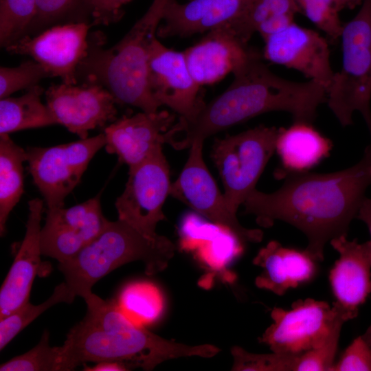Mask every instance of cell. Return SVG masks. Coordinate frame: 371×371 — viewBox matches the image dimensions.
Listing matches in <instances>:
<instances>
[{
  "mask_svg": "<svg viewBox=\"0 0 371 371\" xmlns=\"http://www.w3.org/2000/svg\"><path fill=\"white\" fill-rule=\"evenodd\" d=\"M115 302L128 319L144 327L156 322L164 309L161 291L155 284L147 281H135L125 285Z\"/></svg>",
  "mask_w": 371,
  "mask_h": 371,
  "instance_id": "484cf974",
  "label": "cell"
},
{
  "mask_svg": "<svg viewBox=\"0 0 371 371\" xmlns=\"http://www.w3.org/2000/svg\"><path fill=\"white\" fill-rule=\"evenodd\" d=\"M76 296L65 282L57 285L52 295L41 304L34 305L30 301L10 315L0 319V350H2L23 328L53 306L71 303Z\"/></svg>",
  "mask_w": 371,
  "mask_h": 371,
  "instance_id": "83f0119b",
  "label": "cell"
},
{
  "mask_svg": "<svg viewBox=\"0 0 371 371\" xmlns=\"http://www.w3.org/2000/svg\"><path fill=\"white\" fill-rule=\"evenodd\" d=\"M331 148V141L311 123L293 122L280 128L276 151L281 165L275 177L282 179L289 173L307 172L328 157Z\"/></svg>",
  "mask_w": 371,
  "mask_h": 371,
  "instance_id": "603a6c76",
  "label": "cell"
},
{
  "mask_svg": "<svg viewBox=\"0 0 371 371\" xmlns=\"http://www.w3.org/2000/svg\"><path fill=\"white\" fill-rule=\"evenodd\" d=\"M263 40L266 60L301 72L327 91L335 73L328 42L319 33L293 22Z\"/></svg>",
  "mask_w": 371,
  "mask_h": 371,
  "instance_id": "9a60e30c",
  "label": "cell"
},
{
  "mask_svg": "<svg viewBox=\"0 0 371 371\" xmlns=\"http://www.w3.org/2000/svg\"><path fill=\"white\" fill-rule=\"evenodd\" d=\"M340 38L342 65L327 89L326 102L344 127L353 124L352 115L359 111L371 138V0H364L357 14L344 23Z\"/></svg>",
  "mask_w": 371,
  "mask_h": 371,
  "instance_id": "8992f818",
  "label": "cell"
},
{
  "mask_svg": "<svg viewBox=\"0 0 371 371\" xmlns=\"http://www.w3.org/2000/svg\"><path fill=\"white\" fill-rule=\"evenodd\" d=\"M332 371H371V347L362 335L345 349Z\"/></svg>",
  "mask_w": 371,
  "mask_h": 371,
  "instance_id": "d590c367",
  "label": "cell"
},
{
  "mask_svg": "<svg viewBox=\"0 0 371 371\" xmlns=\"http://www.w3.org/2000/svg\"><path fill=\"white\" fill-rule=\"evenodd\" d=\"M301 12L296 0H253L244 14L228 25L243 41L248 43L258 27L267 19L278 15L295 16Z\"/></svg>",
  "mask_w": 371,
  "mask_h": 371,
  "instance_id": "f1b7e54d",
  "label": "cell"
},
{
  "mask_svg": "<svg viewBox=\"0 0 371 371\" xmlns=\"http://www.w3.org/2000/svg\"><path fill=\"white\" fill-rule=\"evenodd\" d=\"M175 115L166 110L123 115L105 127V149L128 168L142 162L168 144Z\"/></svg>",
  "mask_w": 371,
  "mask_h": 371,
  "instance_id": "e0dca14e",
  "label": "cell"
},
{
  "mask_svg": "<svg viewBox=\"0 0 371 371\" xmlns=\"http://www.w3.org/2000/svg\"><path fill=\"white\" fill-rule=\"evenodd\" d=\"M234 371H293L295 355L272 352L256 354L239 346L231 349Z\"/></svg>",
  "mask_w": 371,
  "mask_h": 371,
  "instance_id": "836d02e7",
  "label": "cell"
},
{
  "mask_svg": "<svg viewBox=\"0 0 371 371\" xmlns=\"http://www.w3.org/2000/svg\"><path fill=\"white\" fill-rule=\"evenodd\" d=\"M36 0H0V45L6 48L22 38L31 23Z\"/></svg>",
  "mask_w": 371,
  "mask_h": 371,
  "instance_id": "4dcf8cb0",
  "label": "cell"
},
{
  "mask_svg": "<svg viewBox=\"0 0 371 371\" xmlns=\"http://www.w3.org/2000/svg\"><path fill=\"white\" fill-rule=\"evenodd\" d=\"M234 80L221 95L204 104L190 120L179 118L169 144L177 150L190 148L212 135L271 111H284L293 122L312 124L327 91L309 80L295 82L273 74L255 52L234 73Z\"/></svg>",
  "mask_w": 371,
  "mask_h": 371,
  "instance_id": "7a4b0ae2",
  "label": "cell"
},
{
  "mask_svg": "<svg viewBox=\"0 0 371 371\" xmlns=\"http://www.w3.org/2000/svg\"><path fill=\"white\" fill-rule=\"evenodd\" d=\"M357 218L363 221L368 227L371 237V199L366 197L358 212ZM371 241V239H370ZM363 338L371 347V325L362 335Z\"/></svg>",
  "mask_w": 371,
  "mask_h": 371,
  "instance_id": "74e56055",
  "label": "cell"
},
{
  "mask_svg": "<svg viewBox=\"0 0 371 371\" xmlns=\"http://www.w3.org/2000/svg\"><path fill=\"white\" fill-rule=\"evenodd\" d=\"M277 190L255 189L243 203L244 212L257 223L269 227L276 221L287 223L306 237L305 251L322 261L324 248L333 239L347 236L371 186V144L360 161L330 173L307 172L286 175Z\"/></svg>",
  "mask_w": 371,
  "mask_h": 371,
  "instance_id": "6da1fadb",
  "label": "cell"
},
{
  "mask_svg": "<svg viewBox=\"0 0 371 371\" xmlns=\"http://www.w3.org/2000/svg\"><path fill=\"white\" fill-rule=\"evenodd\" d=\"M25 236L0 290V319L29 302L33 282L41 266V231L43 201L28 202Z\"/></svg>",
  "mask_w": 371,
  "mask_h": 371,
  "instance_id": "d6986e66",
  "label": "cell"
},
{
  "mask_svg": "<svg viewBox=\"0 0 371 371\" xmlns=\"http://www.w3.org/2000/svg\"><path fill=\"white\" fill-rule=\"evenodd\" d=\"M170 186L169 166L161 148L129 168L125 188L115 203L118 219L148 237H156L158 223L166 218L163 205Z\"/></svg>",
  "mask_w": 371,
  "mask_h": 371,
  "instance_id": "30bf717a",
  "label": "cell"
},
{
  "mask_svg": "<svg viewBox=\"0 0 371 371\" xmlns=\"http://www.w3.org/2000/svg\"><path fill=\"white\" fill-rule=\"evenodd\" d=\"M330 243L339 254L328 276L334 302L352 319L371 293V241L359 243L342 236Z\"/></svg>",
  "mask_w": 371,
  "mask_h": 371,
  "instance_id": "ac0fdd59",
  "label": "cell"
},
{
  "mask_svg": "<svg viewBox=\"0 0 371 371\" xmlns=\"http://www.w3.org/2000/svg\"><path fill=\"white\" fill-rule=\"evenodd\" d=\"M347 321L339 317L321 346L296 356L293 371H332L341 328Z\"/></svg>",
  "mask_w": 371,
  "mask_h": 371,
  "instance_id": "1f68e13d",
  "label": "cell"
},
{
  "mask_svg": "<svg viewBox=\"0 0 371 371\" xmlns=\"http://www.w3.org/2000/svg\"><path fill=\"white\" fill-rule=\"evenodd\" d=\"M84 370L86 371H125L135 366L129 363L119 361H104L96 363L93 366H88L85 364Z\"/></svg>",
  "mask_w": 371,
  "mask_h": 371,
  "instance_id": "f35d334b",
  "label": "cell"
},
{
  "mask_svg": "<svg viewBox=\"0 0 371 371\" xmlns=\"http://www.w3.org/2000/svg\"><path fill=\"white\" fill-rule=\"evenodd\" d=\"M44 90L38 85L17 98L0 100V135L57 124L49 106L42 103Z\"/></svg>",
  "mask_w": 371,
  "mask_h": 371,
  "instance_id": "cb8c5ba5",
  "label": "cell"
},
{
  "mask_svg": "<svg viewBox=\"0 0 371 371\" xmlns=\"http://www.w3.org/2000/svg\"><path fill=\"white\" fill-rule=\"evenodd\" d=\"M52 77L40 63L34 60L23 62L15 67H0V99L22 89H29L45 78Z\"/></svg>",
  "mask_w": 371,
  "mask_h": 371,
  "instance_id": "d6a6232c",
  "label": "cell"
},
{
  "mask_svg": "<svg viewBox=\"0 0 371 371\" xmlns=\"http://www.w3.org/2000/svg\"><path fill=\"white\" fill-rule=\"evenodd\" d=\"M315 262L305 249L284 247L271 240L259 250L253 260L262 268L255 284L260 289L283 295L289 289L313 279L316 273Z\"/></svg>",
  "mask_w": 371,
  "mask_h": 371,
  "instance_id": "7402d4cb",
  "label": "cell"
},
{
  "mask_svg": "<svg viewBox=\"0 0 371 371\" xmlns=\"http://www.w3.org/2000/svg\"><path fill=\"white\" fill-rule=\"evenodd\" d=\"M92 25L86 23L55 25L36 36H25L5 49L13 54L28 55L52 77L76 85L77 69L87 54L89 30Z\"/></svg>",
  "mask_w": 371,
  "mask_h": 371,
  "instance_id": "7c38bea8",
  "label": "cell"
},
{
  "mask_svg": "<svg viewBox=\"0 0 371 371\" xmlns=\"http://www.w3.org/2000/svg\"><path fill=\"white\" fill-rule=\"evenodd\" d=\"M106 144L104 133L50 147H29L26 161L47 210L64 207L95 154Z\"/></svg>",
  "mask_w": 371,
  "mask_h": 371,
  "instance_id": "ba28073f",
  "label": "cell"
},
{
  "mask_svg": "<svg viewBox=\"0 0 371 371\" xmlns=\"http://www.w3.org/2000/svg\"><path fill=\"white\" fill-rule=\"evenodd\" d=\"M203 144V142L197 141L190 146L183 170L177 180L171 183L170 195L225 228L240 242H260L263 238L262 230L242 226L236 214L228 207L224 195L204 162Z\"/></svg>",
  "mask_w": 371,
  "mask_h": 371,
  "instance_id": "8fae6325",
  "label": "cell"
},
{
  "mask_svg": "<svg viewBox=\"0 0 371 371\" xmlns=\"http://www.w3.org/2000/svg\"><path fill=\"white\" fill-rule=\"evenodd\" d=\"M84 300L85 316L70 329L61 346L65 371L104 361H124L152 370L167 360L210 358L220 352L214 345L188 346L154 334L128 319L115 300H103L93 292Z\"/></svg>",
  "mask_w": 371,
  "mask_h": 371,
  "instance_id": "3957f363",
  "label": "cell"
},
{
  "mask_svg": "<svg viewBox=\"0 0 371 371\" xmlns=\"http://www.w3.org/2000/svg\"><path fill=\"white\" fill-rule=\"evenodd\" d=\"M364 0H333L337 10L340 12L344 9H353L362 4Z\"/></svg>",
  "mask_w": 371,
  "mask_h": 371,
  "instance_id": "ab89813d",
  "label": "cell"
},
{
  "mask_svg": "<svg viewBox=\"0 0 371 371\" xmlns=\"http://www.w3.org/2000/svg\"><path fill=\"white\" fill-rule=\"evenodd\" d=\"M45 98L57 124L64 126L80 139L87 138L89 131L116 120L114 97L95 82L52 84L45 91Z\"/></svg>",
  "mask_w": 371,
  "mask_h": 371,
  "instance_id": "4fadbf2b",
  "label": "cell"
},
{
  "mask_svg": "<svg viewBox=\"0 0 371 371\" xmlns=\"http://www.w3.org/2000/svg\"><path fill=\"white\" fill-rule=\"evenodd\" d=\"M132 0H91L93 25L116 23L124 14L123 7Z\"/></svg>",
  "mask_w": 371,
  "mask_h": 371,
  "instance_id": "8d00e7d4",
  "label": "cell"
},
{
  "mask_svg": "<svg viewBox=\"0 0 371 371\" xmlns=\"http://www.w3.org/2000/svg\"><path fill=\"white\" fill-rule=\"evenodd\" d=\"M301 12L332 41H337L344 23L333 0H296Z\"/></svg>",
  "mask_w": 371,
  "mask_h": 371,
  "instance_id": "e575fe53",
  "label": "cell"
},
{
  "mask_svg": "<svg viewBox=\"0 0 371 371\" xmlns=\"http://www.w3.org/2000/svg\"><path fill=\"white\" fill-rule=\"evenodd\" d=\"M26 151L8 134L0 135V234L5 232L10 213L23 193V163Z\"/></svg>",
  "mask_w": 371,
  "mask_h": 371,
  "instance_id": "d4e9b609",
  "label": "cell"
},
{
  "mask_svg": "<svg viewBox=\"0 0 371 371\" xmlns=\"http://www.w3.org/2000/svg\"><path fill=\"white\" fill-rule=\"evenodd\" d=\"M148 80L151 93L160 106H168L180 118L191 119L205 104L184 53L166 47L157 38L150 50Z\"/></svg>",
  "mask_w": 371,
  "mask_h": 371,
  "instance_id": "2e32d148",
  "label": "cell"
},
{
  "mask_svg": "<svg viewBox=\"0 0 371 371\" xmlns=\"http://www.w3.org/2000/svg\"><path fill=\"white\" fill-rule=\"evenodd\" d=\"M170 0H153L146 13L115 45L105 49L101 32L89 34V48L79 64L76 78L106 88L117 104H128L146 113L161 106L148 85L149 59L152 45Z\"/></svg>",
  "mask_w": 371,
  "mask_h": 371,
  "instance_id": "277c9868",
  "label": "cell"
},
{
  "mask_svg": "<svg viewBox=\"0 0 371 371\" xmlns=\"http://www.w3.org/2000/svg\"><path fill=\"white\" fill-rule=\"evenodd\" d=\"M253 0H190L168 3L157 36L187 37L230 25L246 12Z\"/></svg>",
  "mask_w": 371,
  "mask_h": 371,
  "instance_id": "44dd1931",
  "label": "cell"
},
{
  "mask_svg": "<svg viewBox=\"0 0 371 371\" xmlns=\"http://www.w3.org/2000/svg\"><path fill=\"white\" fill-rule=\"evenodd\" d=\"M77 23L92 24L91 0H36L34 17L23 36H36L55 25Z\"/></svg>",
  "mask_w": 371,
  "mask_h": 371,
  "instance_id": "4316f807",
  "label": "cell"
},
{
  "mask_svg": "<svg viewBox=\"0 0 371 371\" xmlns=\"http://www.w3.org/2000/svg\"><path fill=\"white\" fill-rule=\"evenodd\" d=\"M279 128L260 125L234 135L216 139L212 159L224 187V197L235 214L256 188L276 151Z\"/></svg>",
  "mask_w": 371,
  "mask_h": 371,
  "instance_id": "52a82bcc",
  "label": "cell"
},
{
  "mask_svg": "<svg viewBox=\"0 0 371 371\" xmlns=\"http://www.w3.org/2000/svg\"><path fill=\"white\" fill-rule=\"evenodd\" d=\"M1 371H65L62 346H50L45 330L36 346L30 350L2 363Z\"/></svg>",
  "mask_w": 371,
  "mask_h": 371,
  "instance_id": "f546056e",
  "label": "cell"
},
{
  "mask_svg": "<svg viewBox=\"0 0 371 371\" xmlns=\"http://www.w3.org/2000/svg\"><path fill=\"white\" fill-rule=\"evenodd\" d=\"M108 221L100 194L69 208L47 210L41 231L42 255L58 262L71 258L102 232Z\"/></svg>",
  "mask_w": 371,
  "mask_h": 371,
  "instance_id": "5bb4252c",
  "label": "cell"
},
{
  "mask_svg": "<svg viewBox=\"0 0 371 371\" xmlns=\"http://www.w3.org/2000/svg\"><path fill=\"white\" fill-rule=\"evenodd\" d=\"M342 316L350 320L335 302L330 306L312 298L298 300L289 310L272 309L273 322L259 340L273 352L298 356L321 346Z\"/></svg>",
  "mask_w": 371,
  "mask_h": 371,
  "instance_id": "9c48e42d",
  "label": "cell"
},
{
  "mask_svg": "<svg viewBox=\"0 0 371 371\" xmlns=\"http://www.w3.org/2000/svg\"><path fill=\"white\" fill-rule=\"evenodd\" d=\"M175 249L166 236L148 237L123 221H109L75 256L58 262V269L71 292L84 299L102 278L125 264L141 261L148 275L164 270Z\"/></svg>",
  "mask_w": 371,
  "mask_h": 371,
  "instance_id": "5b68a950",
  "label": "cell"
},
{
  "mask_svg": "<svg viewBox=\"0 0 371 371\" xmlns=\"http://www.w3.org/2000/svg\"><path fill=\"white\" fill-rule=\"evenodd\" d=\"M255 51L224 25L207 32L183 53L192 78L201 87L234 73Z\"/></svg>",
  "mask_w": 371,
  "mask_h": 371,
  "instance_id": "ffe728a7",
  "label": "cell"
}]
</instances>
